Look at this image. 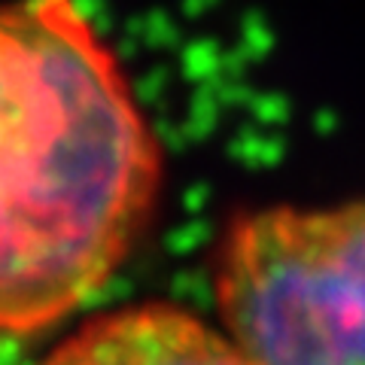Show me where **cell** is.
I'll use <instances>...</instances> for the list:
<instances>
[{"mask_svg": "<svg viewBox=\"0 0 365 365\" xmlns=\"http://www.w3.org/2000/svg\"><path fill=\"white\" fill-rule=\"evenodd\" d=\"M162 150L76 0H0V338L43 332L122 268Z\"/></svg>", "mask_w": 365, "mask_h": 365, "instance_id": "obj_1", "label": "cell"}, {"mask_svg": "<svg viewBox=\"0 0 365 365\" xmlns=\"http://www.w3.org/2000/svg\"><path fill=\"white\" fill-rule=\"evenodd\" d=\"M213 283L247 365H365V198L241 216Z\"/></svg>", "mask_w": 365, "mask_h": 365, "instance_id": "obj_2", "label": "cell"}, {"mask_svg": "<svg viewBox=\"0 0 365 365\" xmlns=\"http://www.w3.org/2000/svg\"><path fill=\"white\" fill-rule=\"evenodd\" d=\"M43 365H247L225 332L177 304L146 302L101 314Z\"/></svg>", "mask_w": 365, "mask_h": 365, "instance_id": "obj_3", "label": "cell"}]
</instances>
